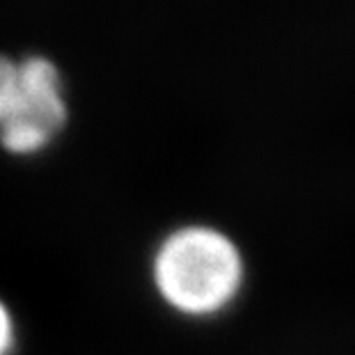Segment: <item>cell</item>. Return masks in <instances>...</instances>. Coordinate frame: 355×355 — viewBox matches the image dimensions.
I'll return each instance as SVG.
<instances>
[{
  "mask_svg": "<svg viewBox=\"0 0 355 355\" xmlns=\"http://www.w3.org/2000/svg\"><path fill=\"white\" fill-rule=\"evenodd\" d=\"M67 124L62 80L51 60L42 55L19 62V87L0 122V145L14 156L44 152Z\"/></svg>",
  "mask_w": 355,
  "mask_h": 355,
  "instance_id": "obj_2",
  "label": "cell"
},
{
  "mask_svg": "<svg viewBox=\"0 0 355 355\" xmlns=\"http://www.w3.org/2000/svg\"><path fill=\"white\" fill-rule=\"evenodd\" d=\"M19 87V64L12 62L10 58L0 55V122L5 119L7 110L14 101Z\"/></svg>",
  "mask_w": 355,
  "mask_h": 355,
  "instance_id": "obj_3",
  "label": "cell"
},
{
  "mask_svg": "<svg viewBox=\"0 0 355 355\" xmlns=\"http://www.w3.org/2000/svg\"><path fill=\"white\" fill-rule=\"evenodd\" d=\"M152 284L163 305L186 319H214L236 303L245 261L234 239L211 225H184L152 257Z\"/></svg>",
  "mask_w": 355,
  "mask_h": 355,
  "instance_id": "obj_1",
  "label": "cell"
},
{
  "mask_svg": "<svg viewBox=\"0 0 355 355\" xmlns=\"http://www.w3.org/2000/svg\"><path fill=\"white\" fill-rule=\"evenodd\" d=\"M17 346V323L12 309L0 300V355H12Z\"/></svg>",
  "mask_w": 355,
  "mask_h": 355,
  "instance_id": "obj_4",
  "label": "cell"
}]
</instances>
